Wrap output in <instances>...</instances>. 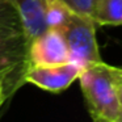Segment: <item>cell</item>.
Returning a JSON list of instances; mask_svg holds the SVG:
<instances>
[{
  "label": "cell",
  "mask_w": 122,
  "mask_h": 122,
  "mask_svg": "<svg viewBox=\"0 0 122 122\" xmlns=\"http://www.w3.org/2000/svg\"><path fill=\"white\" fill-rule=\"evenodd\" d=\"M22 64H29L26 37H20L8 45L0 47V71Z\"/></svg>",
  "instance_id": "52a82bcc"
},
{
  "label": "cell",
  "mask_w": 122,
  "mask_h": 122,
  "mask_svg": "<svg viewBox=\"0 0 122 122\" xmlns=\"http://www.w3.org/2000/svg\"><path fill=\"white\" fill-rule=\"evenodd\" d=\"M72 13L74 11L68 8L64 3H62L61 0H50L47 4V9H46L47 28L61 30Z\"/></svg>",
  "instance_id": "9c48e42d"
},
{
  "label": "cell",
  "mask_w": 122,
  "mask_h": 122,
  "mask_svg": "<svg viewBox=\"0 0 122 122\" xmlns=\"http://www.w3.org/2000/svg\"><path fill=\"white\" fill-rule=\"evenodd\" d=\"M59 32L66 38L72 62L84 67L102 61L96 40V24L91 17L74 12Z\"/></svg>",
  "instance_id": "7a4b0ae2"
},
{
  "label": "cell",
  "mask_w": 122,
  "mask_h": 122,
  "mask_svg": "<svg viewBox=\"0 0 122 122\" xmlns=\"http://www.w3.org/2000/svg\"><path fill=\"white\" fill-rule=\"evenodd\" d=\"M68 8H71L75 13L88 16L92 19V13L95 11V7L97 0H61Z\"/></svg>",
  "instance_id": "30bf717a"
},
{
  "label": "cell",
  "mask_w": 122,
  "mask_h": 122,
  "mask_svg": "<svg viewBox=\"0 0 122 122\" xmlns=\"http://www.w3.org/2000/svg\"><path fill=\"white\" fill-rule=\"evenodd\" d=\"M28 62L33 66H51L71 62L66 38L59 30L47 28L28 43Z\"/></svg>",
  "instance_id": "277c9868"
},
{
  "label": "cell",
  "mask_w": 122,
  "mask_h": 122,
  "mask_svg": "<svg viewBox=\"0 0 122 122\" xmlns=\"http://www.w3.org/2000/svg\"><path fill=\"white\" fill-rule=\"evenodd\" d=\"M77 79L92 119L119 122L121 102L116 67L109 66L104 61L93 62L83 67Z\"/></svg>",
  "instance_id": "6da1fadb"
},
{
  "label": "cell",
  "mask_w": 122,
  "mask_h": 122,
  "mask_svg": "<svg viewBox=\"0 0 122 122\" xmlns=\"http://www.w3.org/2000/svg\"><path fill=\"white\" fill-rule=\"evenodd\" d=\"M24 24L26 42L47 29L46 9L50 0H13Z\"/></svg>",
  "instance_id": "5b68a950"
},
{
  "label": "cell",
  "mask_w": 122,
  "mask_h": 122,
  "mask_svg": "<svg viewBox=\"0 0 122 122\" xmlns=\"http://www.w3.org/2000/svg\"><path fill=\"white\" fill-rule=\"evenodd\" d=\"M92 20L96 25H122V0H97Z\"/></svg>",
  "instance_id": "ba28073f"
},
{
  "label": "cell",
  "mask_w": 122,
  "mask_h": 122,
  "mask_svg": "<svg viewBox=\"0 0 122 122\" xmlns=\"http://www.w3.org/2000/svg\"><path fill=\"white\" fill-rule=\"evenodd\" d=\"M116 77H117V84H118L119 102H121V114H119V122H122V68H119V67H116Z\"/></svg>",
  "instance_id": "8fae6325"
},
{
  "label": "cell",
  "mask_w": 122,
  "mask_h": 122,
  "mask_svg": "<svg viewBox=\"0 0 122 122\" xmlns=\"http://www.w3.org/2000/svg\"><path fill=\"white\" fill-rule=\"evenodd\" d=\"M25 37L24 24L13 0H0V47Z\"/></svg>",
  "instance_id": "8992f818"
},
{
  "label": "cell",
  "mask_w": 122,
  "mask_h": 122,
  "mask_svg": "<svg viewBox=\"0 0 122 122\" xmlns=\"http://www.w3.org/2000/svg\"><path fill=\"white\" fill-rule=\"evenodd\" d=\"M81 70L83 67L79 63L72 61L51 66L29 64L24 72V80L46 92L61 93L77 80Z\"/></svg>",
  "instance_id": "3957f363"
},
{
  "label": "cell",
  "mask_w": 122,
  "mask_h": 122,
  "mask_svg": "<svg viewBox=\"0 0 122 122\" xmlns=\"http://www.w3.org/2000/svg\"><path fill=\"white\" fill-rule=\"evenodd\" d=\"M9 96H11V95H9V93H7V92H0V108H1V106H3V104L9 98Z\"/></svg>",
  "instance_id": "7c38bea8"
}]
</instances>
